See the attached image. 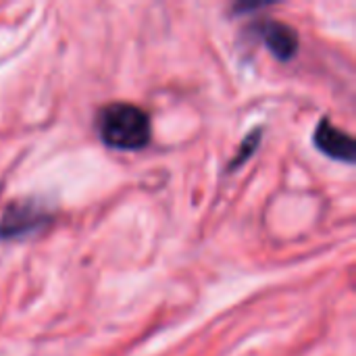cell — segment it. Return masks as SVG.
<instances>
[{"label":"cell","instance_id":"obj_2","mask_svg":"<svg viewBox=\"0 0 356 356\" xmlns=\"http://www.w3.org/2000/svg\"><path fill=\"white\" fill-rule=\"evenodd\" d=\"M46 219H48V215L35 204H29V202L13 204L0 221V238L27 236L29 232L40 229Z\"/></svg>","mask_w":356,"mask_h":356},{"label":"cell","instance_id":"obj_3","mask_svg":"<svg viewBox=\"0 0 356 356\" xmlns=\"http://www.w3.org/2000/svg\"><path fill=\"white\" fill-rule=\"evenodd\" d=\"M315 146L323 154H327V156H332L336 161H344L348 165L355 163V140L346 131L334 127L332 121L325 119V117L319 121V125L315 129Z\"/></svg>","mask_w":356,"mask_h":356},{"label":"cell","instance_id":"obj_5","mask_svg":"<svg viewBox=\"0 0 356 356\" xmlns=\"http://www.w3.org/2000/svg\"><path fill=\"white\" fill-rule=\"evenodd\" d=\"M259 140H261V131H252V136H248L246 138V142L242 144V150L238 152V156L232 161V169H236L238 165H242L254 150H257V146H259Z\"/></svg>","mask_w":356,"mask_h":356},{"label":"cell","instance_id":"obj_4","mask_svg":"<svg viewBox=\"0 0 356 356\" xmlns=\"http://www.w3.org/2000/svg\"><path fill=\"white\" fill-rule=\"evenodd\" d=\"M259 35L263 38V42L271 50V54L277 56L280 60H290L298 50V35L286 23L265 21L259 25Z\"/></svg>","mask_w":356,"mask_h":356},{"label":"cell","instance_id":"obj_1","mask_svg":"<svg viewBox=\"0 0 356 356\" xmlns=\"http://www.w3.org/2000/svg\"><path fill=\"white\" fill-rule=\"evenodd\" d=\"M98 134L115 150H140L150 142V119L136 104L115 102L100 111Z\"/></svg>","mask_w":356,"mask_h":356}]
</instances>
